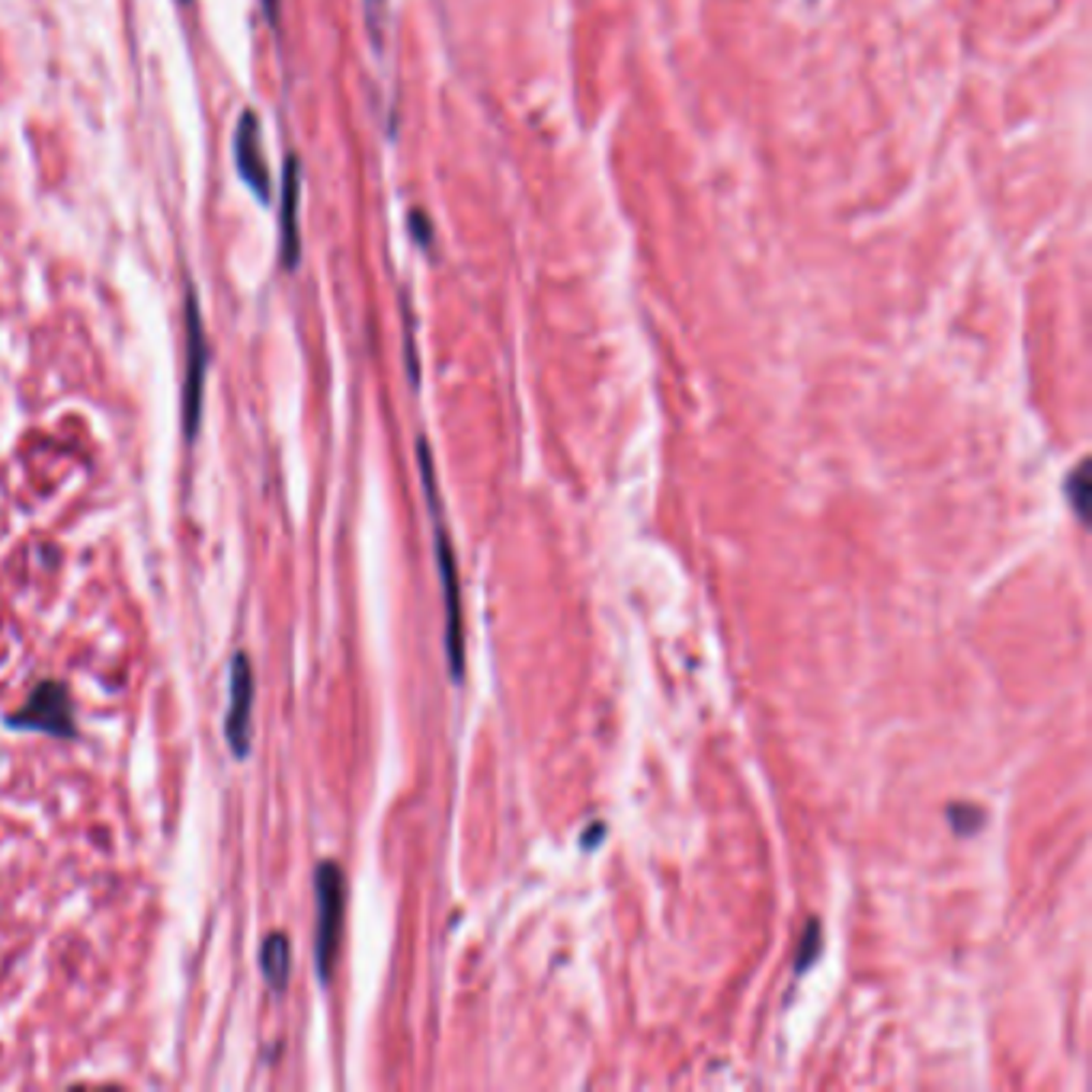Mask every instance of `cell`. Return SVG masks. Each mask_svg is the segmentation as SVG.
I'll return each mask as SVG.
<instances>
[{"mask_svg": "<svg viewBox=\"0 0 1092 1092\" xmlns=\"http://www.w3.org/2000/svg\"><path fill=\"white\" fill-rule=\"evenodd\" d=\"M298 193H301V174L298 161H285V180H282V209H279V240H282V263H298Z\"/></svg>", "mask_w": 1092, "mask_h": 1092, "instance_id": "52a82bcc", "label": "cell"}, {"mask_svg": "<svg viewBox=\"0 0 1092 1092\" xmlns=\"http://www.w3.org/2000/svg\"><path fill=\"white\" fill-rule=\"evenodd\" d=\"M366 16H369V29L372 39L382 45V26H385V0H366Z\"/></svg>", "mask_w": 1092, "mask_h": 1092, "instance_id": "7c38bea8", "label": "cell"}, {"mask_svg": "<svg viewBox=\"0 0 1092 1092\" xmlns=\"http://www.w3.org/2000/svg\"><path fill=\"white\" fill-rule=\"evenodd\" d=\"M260 971L266 977V984L272 990H285L289 984V974H292V945H289V935L282 932H269L263 939V948H260Z\"/></svg>", "mask_w": 1092, "mask_h": 1092, "instance_id": "ba28073f", "label": "cell"}, {"mask_svg": "<svg viewBox=\"0 0 1092 1092\" xmlns=\"http://www.w3.org/2000/svg\"><path fill=\"white\" fill-rule=\"evenodd\" d=\"M13 727H29V731H42L51 737H74V714H71V698L68 689L55 679H45L35 685V692L29 695V702L6 718Z\"/></svg>", "mask_w": 1092, "mask_h": 1092, "instance_id": "277c9868", "label": "cell"}, {"mask_svg": "<svg viewBox=\"0 0 1092 1092\" xmlns=\"http://www.w3.org/2000/svg\"><path fill=\"white\" fill-rule=\"evenodd\" d=\"M250 705H253V669L247 654H234L224 714V737L234 756H247L250 750Z\"/></svg>", "mask_w": 1092, "mask_h": 1092, "instance_id": "5b68a950", "label": "cell"}, {"mask_svg": "<svg viewBox=\"0 0 1092 1092\" xmlns=\"http://www.w3.org/2000/svg\"><path fill=\"white\" fill-rule=\"evenodd\" d=\"M234 164L244 177V183L266 200L269 196V171L263 161V145H260V122L253 113H244L234 132Z\"/></svg>", "mask_w": 1092, "mask_h": 1092, "instance_id": "8992f818", "label": "cell"}, {"mask_svg": "<svg viewBox=\"0 0 1092 1092\" xmlns=\"http://www.w3.org/2000/svg\"><path fill=\"white\" fill-rule=\"evenodd\" d=\"M1067 490H1071V503H1074V510H1077V516L1080 519H1087V493H1090V481H1087V474H1083V468L1067 481Z\"/></svg>", "mask_w": 1092, "mask_h": 1092, "instance_id": "8fae6325", "label": "cell"}, {"mask_svg": "<svg viewBox=\"0 0 1092 1092\" xmlns=\"http://www.w3.org/2000/svg\"><path fill=\"white\" fill-rule=\"evenodd\" d=\"M187 375H183V427L187 437L196 439L200 433V417H203V385H206V369H209V343L200 318V301L196 292L187 289Z\"/></svg>", "mask_w": 1092, "mask_h": 1092, "instance_id": "3957f363", "label": "cell"}, {"mask_svg": "<svg viewBox=\"0 0 1092 1092\" xmlns=\"http://www.w3.org/2000/svg\"><path fill=\"white\" fill-rule=\"evenodd\" d=\"M948 824L958 837H971L977 833L984 824H987V814L980 808H971V805H951L948 808Z\"/></svg>", "mask_w": 1092, "mask_h": 1092, "instance_id": "9c48e42d", "label": "cell"}, {"mask_svg": "<svg viewBox=\"0 0 1092 1092\" xmlns=\"http://www.w3.org/2000/svg\"><path fill=\"white\" fill-rule=\"evenodd\" d=\"M817 951H821V923L811 919L808 929H805V939H801V951H798V974H805L811 968Z\"/></svg>", "mask_w": 1092, "mask_h": 1092, "instance_id": "30bf717a", "label": "cell"}, {"mask_svg": "<svg viewBox=\"0 0 1092 1092\" xmlns=\"http://www.w3.org/2000/svg\"><path fill=\"white\" fill-rule=\"evenodd\" d=\"M314 897H318V939H314V961L321 980H330L334 958L340 948L343 932V910H346V877L337 862H321L314 872Z\"/></svg>", "mask_w": 1092, "mask_h": 1092, "instance_id": "7a4b0ae2", "label": "cell"}, {"mask_svg": "<svg viewBox=\"0 0 1092 1092\" xmlns=\"http://www.w3.org/2000/svg\"><path fill=\"white\" fill-rule=\"evenodd\" d=\"M417 458H420L427 506H430V519H433V545H437L439 584H442V603H445V656H448V673H452V679L461 682V679H464V625H461L458 567H455V551H452L448 529H445V519H442V500H439L437 474H433V455H430L427 439L417 442Z\"/></svg>", "mask_w": 1092, "mask_h": 1092, "instance_id": "6da1fadb", "label": "cell"}]
</instances>
